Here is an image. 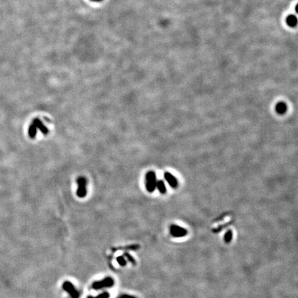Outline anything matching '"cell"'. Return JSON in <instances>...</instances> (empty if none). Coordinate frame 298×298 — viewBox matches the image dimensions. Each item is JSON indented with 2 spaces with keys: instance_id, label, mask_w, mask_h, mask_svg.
I'll use <instances>...</instances> for the list:
<instances>
[{
  "instance_id": "cell-3",
  "label": "cell",
  "mask_w": 298,
  "mask_h": 298,
  "mask_svg": "<svg viewBox=\"0 0 298 298\" xmlns=\"http://www.w3.org/2000/svg\"><path fill=\"white\" fill-rule=\"evenodd\" d=\"M77 183L78 184V188L77 190V195L79 197H84L86 196V179L83 177H79L77 179Z\"/></svg>"
},
{
  "instance_id": "cell-13",
  "label": "cell",
  "mask_w": 298,
  "mask_h": 298,
  "mask_svg": "<svg viewBox=\"0 0 298 298\" xmlns=\"http://www.w3.org/2000/svg\"><path fill=\"white\" fill-rule=\"evenodd\" d=\"M139 248H140V245L139 244H132L126 247L119 248V249H116L115 251H117V250H130V251H137V250L139 249Z\"/></svg>"
},
{
  "instance_id": "cell-9",
  "label": "cell",
  "mask_w": 298,
  "mask_h": 298,
  "mask_svg": "<svg viewBox=\"0 0 298 298\" xmlns=\"http://www.w3.org/2000/svg\"><path fill=\"white\" fill-rule=\"evenodd\" d=\"M286 24L291 27L296 26V25L297 24V19L296 16L293 15H288L287 18H286Z\"/></svg>"
},
{
  "instance_id": "cell-1",
  "label": "cell",
  "mask_w": 298,
  "mask_h": 298,
  "mask_svg": "<svg viewBox=\"0 0 298 298\" xmlns=\"http://www.w3.org/2000/svg\"><path fill=\"white\" fill-rule=\"evenodd\" d=\"M157 179L156 174L153 171H149L147 173L146 176V187L148 192L153 193L156 188Z\"/></svg>"
},
{
  "instance_id": "cell-17",
  "label": "cell",
  "mask_w": 298,
  "mask_h": 298,
  "mask_svg": "<svg viewBox=\"0 0 298 298\" xmlns=\"http://www.w3.org/2000/svg\"><path fill=\"white\" fill-rule=\"evenodd\" d=\"M90 1H95V2H99V1H102V0H90Z\"/></svg>"
},
{
  "instance_id": "cell-2",
  "label": "cell",
  "mask_w": 298,
  "mask_h": 298,
  "mask_svg": "<svg viewBox=\"0 0 298 298\" xmlns=\"http://www.w3.org/2000/svg\"><path fill=\"white\" fill-rule=\"evenodd\" d=\"M115 281L112 277H108L101 281L95 282L93 284L92 287L95 290H99L104 288H111L114 285Z\"/></svg>"
},
{
  "instance_id": "cell-5",
  "label": "cell",
  "mask_w": 298,
  "mask_h": 298,
  "mask_svg": "<svg viewBox=\"0 0 298 298\" xmlns=\"http://www.w3.org/2000/svg\"><path fill=\"white\" fill-rule=\"evenodd\" d=\"M63 289L66 292H67L70 295V296L72 298H79V294L75 288L74 287L73 284L71 282H70L69 281H66L63 282L62 285Z\"/></svg>"
},
{
  "instance_id": "cell-6",
  "label": "cell",
  "mask_w": 298,
  "mask_h": 298,
  "mask_svg": "<svg viewBox=\"0 0 298 298\" xmlns=\"http://www.w3.org/2000/svg\"><path fill=\"white\" fill-rule=\"evenodd\" d=\"M164 177L165 179L167 180L170 187H172L173 188H176L178 186V181H177V178L173 175H172L168 172H166L164 175Z\"/></svg>"
},
{
  "instance_id": "cell-19",
  "label": "cell",
  "mask_w": 298,
  "mask_h": 298,
  "mask_svg": "<svg viewBox=\"0 0 298 298\" xmlns=\"http://www.w3.org/2000/svg\"><path fill=\"white\" fill-rule=\"evenodd\" d=\"M118 298H122V297H120V296H119V297H118Z\"/></svg>"
},
{
  "instance_id": "cell-4",
  "label": "cell",
  "mask_w": 298,
  "mask_h": 298,
  "mask_svg": "<svg viewBox=\"0 0 298 298\" xmlns=\"http://www.w3.org/2000/svg\"><path fill=\"white\" fill-rule=\"evenodd\" d=\"M187 231L182 227L172 224L170 226V233L174 238H181L187 235Z\"/></svg>"
},
{
  "instance_id": "cell-16",
  "label": "cell",
  "mask_w": 298,
  "mask_h": 298,
  "mask_svg": "<svg viewBox=\"0 0 298 298\" xmlns=\"http://www.w3.org/2000/svg\"><path fill=\"white\" fill-rule=\"evenodd\" d=\"M110 297V295L108 292H104L102 293V294L99 295L97 297H93V296H88L87 298H109Z\"/></svg>"
},
{
  "instance_id": "cell-15",
  "label": "cell",
  "mask_w": 298,
  "mask_h": 298,
  "mask_svg": "<svg viewBox=\"0 0 298 298\" xmlns=\"http://www.w3.org/2000/svg\"><path fill=\"white\" fill-rule=\"evenodd\" d=\"M116 260H117V263L119 264L120 266H121V267H125V266H126V260H125V258L123 256L117 257Z\"/></svg>"
},
{
  "instance_id": "cell-12",
  "label": "cell",
  "mask_w": 298,
  "mask_h": 298,
  "mask_svg": "<svg viewBox=\"0 0 298 298\" xmlns=\"http://www.w3.org/2000/svg\"><path fill=\"white\" fill-rule=\"evenodd\" d=\"M232 239H233V231H232L231 230H229L224 235V242L225 243H226V244H229V243L231 242Z\"/></svg>"
},
{
  "instance_id": "cell-18",
  "label": "cell",
  "mask_w": 298,
  "mask_h": 298,
  "mask_svg": "<svg viewBox=\"0 0 298 298\" xmlns=\"http://www.w3.org/2000/svg\"><path fill=\"white\" fill-rule=\"evenodd\" d=\"M295 11H296V13H297L298 11H297V4L296 6H295Z\"/></svg>"
},
{
  "instance_id": "cell-7",
  "label": "cell",
  "mask_w": 298,
  "mask_h": 298,
  "mask_svg": "<svg viewBox=\"0 0 298 298\" xmlns=\"http://www.w3.org/2000/svg\"><path fill=\"white\" fill-rule=\"evenodd\" d=\"M32 124H33L34 126L36 127V128L40 129L41 132H42V133L44 134V135H47L48 133H49V130H48V128L44 126V124L42 123V122L41 121L40 119H37V118H36V119H34L33 122H32Z\"/></svg>"
},
{
  "instance_id": "cell-10",
  "label": "cell",
  "mask_w": 298,
  "mask_h": 298,
  "mask_svg": "<svg viewBox=\"0 0 298 298\" xmlns=\"http://www.w3.org/2000/svg\"><path fill=\"white\" fill-rule=\"evenodd\" d=\"M156 188H158V190L161 194H165L167 193V188H166L165 184L162 180L157 181L156 184Z\"/></svg>"
},
{
  "instance_id": "cell-11",
  "label": "cell",
  "mask_w": 298,
  "mask_h": 298,
  "mask_svg": "<svg viewBox=\"0 0 298 298\" xmlns=\"http://www.w3.org/2000/svg\"><path fill=\"white\" fill-rule=\"evenodd\" d=\"M37 128L34 126L33 124H31V125L28 128V135L30 136V137L31 138H35L36 135H37Z\"/></svg>"
},
{
  "instance_id": "cell-8",
  "label": "cell",
  "mask_w": 298,
  "mask_h": 298,
  "mask_svg": "<svg viewBox=\"0 0 298 298\" xmlns=\"http://www.w3.org/2000/svg\"><path fill=\"white\" fill-rule=\"evenodd\" d=\"M275 111L279 115H284L287 111V106L284 102H279L275 106Z\"/></svg>"
},
{
  "instance_id": "cell-14",
  "label": "cell",
  "mask_w": 298,
  "mask_h": 298,
  "mask_svg": "<svg viewBox=\"0 0 298 298\" xmlns=\"http://www.w3.org/2000/svg\"><path fill=\"white\" fill-rule=\"evenodd\" d=\"M124 255V256L126 258L127 260H128V261H130V262L132 264H133V265H135L136 264V261L135 260V258H134L132 256L131 254H129L128 252H125Z\"/></svg>"
}]
</instances>
